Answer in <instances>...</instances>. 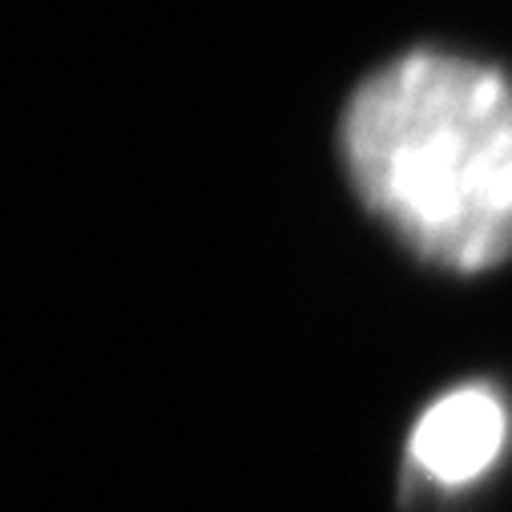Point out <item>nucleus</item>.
<instances>
[{
    "label": "nucleus",
    "mask_w": 512,
    "mask_h": 512,
    "mask_svg": "<svg viewBox=\"0 0 512 512\" xmlns=\"http://www.w3.org/2000/svg\"><path fill=\"white\" fill-rule=\"evenodd\" d=\"M339 146L363 206L456 275L512 254V81L452 53H408L347 101Z\"/></svg>",
    "instance_id": "1"
},
{
    "label": "nucleus",
    "mask_w": 512,
    "mask_h": 512,
    "mask_svg": "<svg viewBox=\"0 0 512 512\" xmlns=\"http://www.w3.org/2000/svg\"><path fill=\"white\" fill-rule=\"evenodd\" d=\"M508 436V412L492 388H460L436 400L416 432L412 460L436 484H468L492 468Z\"/></svg>",
    "instance_id": "2"
}]
</instances>
